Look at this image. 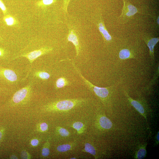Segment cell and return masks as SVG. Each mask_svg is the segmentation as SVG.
I'll use <instances>...</instances> for the list:
<instances>
[{
    "instance_id": "obj_12",
    "label": "cell",
    "mask_w": 159,
    "mask_h": 159,
    "mask_svg": "<svg viewBox=\"0 0 159 159\" xmlns=\"http://www.w3.org/2000/svg\"><path fill=\"white\" fill-rule=\"evenodd\" d=\"M57 1V0H39L36 2L35 5L38 8L46 9L56 3Z\"/></svg>"
},
{
    "instance_id": "obj_33",
    "label": "cell",
    "mask_w": 159,
    "mask_h": 159,
    "mask_svg": "<svg viewBox=\"0 0 159 159\" xmlns=\"http://www.w3.org/2000/svg\"><path fill=\"white\" fill-rule=\"evenodd\" d=\"M2 89L0 87V90H2Z\"/></svg>"
},
{
    "instance_id": "obj_26",
    "label": "cell",
    "mask_w": 159,
    "mask_h": 159,
    "mask_svg": "<svg viewBox=\"0 0 159 159\" xmlns=\"http://www.w3.org/2000/svg\"><path fill=\"white\" fill-rule=\"evenodd\" d=\"M0 9L4 15L7 14L8 11L7 8L2 0H0Z\"/></svg>"
},
{
    "instance_id": "obj_19",
    "label": "cell",
    "mask_w": 159,
    "mask_h": 159,
    "mask_svg": "<svg viewBox=\"0 0 159 159\" xmlns=\"http://www.w3.org/2000/svg\"><path fill=\"white\" fill-rule=\"evenodd\" d=\"M84 146L85 148L83 150L84 152L89 153L94 156L95 155L96 150L92 145L90 143H86L85 144Z\"/></svg>"
},
{
    "instance_id": "obj_8",
    "label": "cell",
    "mask_w": 159,
    "mask_h": 159,
    "mask_svg": "<svg viewBox=\"0 0 159 159\" xmlns=\"http://www.w3.org/2000/svg\"><path fill=\"white\" fill-rule=\"evenodd\" d=\"M124 5L123 8L122 12L120 16H126L130 17L138 12L137 8L130 4L126 3L124 1Z\"/></svg>"
},
{
    "instance_id": "obj_31",
    "label": "cell",
    "mask_w": 159,
    "mask_h": 159,
    "mask_svg": "<svg viewBox=\"0 0 159 159\" xmlns=\"http://www.w3.org/2000/svg\"><path fill=\"white\" fill-rule=\"evenodd\" d=\"M159 132H158V134L157 135V137H156V138H157V140L159 142Z\"/></svg>"
},
{
    "instance_id": "obj_25",
    "label": "cell",
    "mask_w": 159,
    "mask_h": 159,
    "mask_svg": "<svg viewBox=\"0 0 159 159\" xmlns=\"http://www.w3.org/2000/svg\"><path fill=\"white\" fill-rule=\"evenodd\" d=\"M71 0H63L62 9L64 13L66 14L67 13V9L69 2Z\"/></svg>"
},
{
    "instance_id": "obj_9",
    "label": "cell",
    "mask_w": 159,
    "mask_h": 159,
    "mask_svg": "<svg viewBox=\"0 0 159 159\" xmlns=\"http://www.w3.org/2000/svg\"><path fill=\"white\" fill-rule=\"evenodd\" d=\"M143 39L149 48L150 57L153 62L154 60V47L159 42V37L148 38L143 37Z\"/></svg>"
},
{
    "instance_id": "obj_1",
    "label": "cell",
    "mask_w": 159,
    "mask_h": 159,
    "mask_svg": "<svg viewBox=\"0 0 159 159\" xmlns=\"http://www.w3.org/2000/svg\"><path fill=\"white\" fill-rule=\"evenodd\" d=\"M87 99H74L58 100L44 106L42 110L46 112L69 111L82 105L87 102Z\"/></svg>"
},
{
    "instance_id": "obj_13",
    "label": "cell",
    "mask_w": 159,
    "mask_h": 159,
    "mask_svg": "<svg viewBox=\"0 0 159 159\" xmlns=\"http://www.w3.org/2000/svg\"><path fill=\"white\" fill-rule=\"evenodd\" d=\"M99 122L100 126L105 129H110L112 126L111 121L107 117L104 116H102L100 118Z\"/></svg>"
},
{
    "instance_id": "obj_23",
    "label": "cell",
    "mask_w": 159,
    "mask_h": 159,
    "mask_svg": "<svg viewBox=\"0 0 159 159\" xmlns=\"http://www.w3.org/2000/svg\"><path fill=\"white\" fill-rule=\"evenodd\" d=\"M146 153L145 146L142 147L140 148L137 152L136 158L139 159H142L145 157Z\"/></svg>"
},
{
    "instance_id": "obj_24",
    "label": "cell",
    "mask_w": 159,
    "mask_h": 159,
    "mask_svg": "<svg viewBox=\"0 0 159 159\" xmlns=\"http://www.w3.org/2000/svg\"><path fill=\"white\" fill-rule=\"evenodd\" d=\"M21 158L23 159H30L32 158V156L27 151L24 150L21 152Z\"/></svg>"
},
{
    "instance_id": "obj_5",
    "label": "cell",
    "mask_w": 159,
    "mask_h": 159,
    "mask_svg": "<svg viewBox=\"0 0 159 159\" xmlns=\"http://www.w3.org/2000/svg\"><path fill=\"white\" fill-rule=\"evenodd\" d=\"M18 77L13 70L0 66V81L8 84H14L18 81Z\"/></svg>"
},
{
    "instance_id": "obj_14",
    "label": "cell",
    "mask_w": 159,
    "mask_h": 159,
    "mask_svg": "<svg viewBox=\"0 0 159 159\" xmlns=\"http://www.w3.org/2000/svg\"><path fill=\"white\" fill-rule=\"evenodd\" d=\"M70 82L64 77H60L58 78L55 82V87L56 89L63 88L66 86L70 85Z\"/></svg>"
},
{
    "instance_id": "obj_3",
    "label": "cell",
    "mask_w": 159,
    "mask_h": 159,
    "mask_svg": "<svg viewBox=\"0 0 159 159\" xmlns=\"http://www.w3.org/2000/svg\"><path fill=\"white\" fill-rule=\"evenodd\" d=\"M72 64L78 75L83 81L85 85L90 90L93 92L97 96L102 99L105 98L108 96L109 91L107 88L99 87L93 85L83 76L74 62L72 61Z\"/></svg>"
},
{
    "instance_id": "obj_11",
    "label": "cell",
    "mask_w": 159,
    "mask_h": 159,
    "mask_svg": "<svg viewBox=\"0 0 159 159\" xmlns=\"http://www.w3.org/2000/svg\"><path fill=\"white\" fill-rule=\"evenodd\" d=\"M132 106L140 113L143 115L145 117V111L144 108L142 105L138 102L130 98L125 92Z\"/></svg>"
},
{
    "instance_id": "obj_21",
    "label": "cell",
    "mask_w": 159,
    "mask_h": 159,
    "mask_svg": "<svg viewBox=\"0 0 159 159\" xmlns=\"http://www.w3.org/2000/svg\"><path fill=\"white\" fill-rule=\"evenodd\" d=\"M37 130L41 132H47L48 129V125L45 122H42L38 123L36 126Z\"/></svg>"
},
{
    "instance_id": "obj_27",
    "label": "cell",
    "mask_w": 159,
    "mask_h": 159,
    "mask_svg": "<svg viewBox=\"0 0 159 159\" xmlns=\"http://www.w3.org/2000/svg\"><path fill=\"white\" fill-rule=\"evenodd\" d=\"M39 143L40 141L39 139L34 138L31 140L30 144L32 147H35L39 145Z\"/></svg>"
},
{
    "instance_id": "obj_32",
    "label": "cell",
    "mask_w": 159,
    "mask_h": 159,
    "mask_svg": "<svg viewBox=\"0 0 159 159\" xmlns=\"http://www.w3.org/2000/svg\"><path fill=\"white\" fill-rule=\"evenodd\" d=\"M70 159H76V158H75L74 157V158H70Z\"/></svg>"
},
{
    "instance_id": "obj_28",
    "label": "cell",
    "mask_w": 159,
    "mask_h": 159,
    "mask_svg": "<svg viewBox=\"0 0 159 159\" xmlns=\"http://www.w3.org/2000/svg\"><path fill=\"white\" fill-rule=\"evenodd\" d=\"M7 54V52L3 48L0 47V58H4Z\"/></svg>"
},
{
    "instance_id": "obj_22",
    "label": "cell",
    "mask_w": 159,
    "mask_h": 159,
    "mask_svg": "<svg viewBox=\"0 0 159 159\" xmlns=\"http://www.w3.org/2000/svg\"><path fill=\"white\" fill-rule=\"evenodd\" d=\"M56 130L58 134L62 137H67L69 135V131L64 128L59 127H57Z\"/></svg>"
},
{
    "instance_id": "obj_6",
    "label": "cell",
    "mask_w": 159,
    "mask_h": 159,
    "mask_svg": "<svg viewBox=\"0 0 159 159\" xmlns=\"http://www.w3.org/2000/svg\"><path fill=\"white\" fill-rule=\"evenodd\" d=\"M67 41L73 43L76 51V57H77L80 52V45L78 37L76 31L73 29L70 28L69 29L67 37Z\"/></svg>"
},
{
    "instance_id": "obj_16",
    "label": "cell",
    "mask_w": 159,
    "mask_h": 159,
    "mask_svg": "<svg viewBox=\"0 0 159 159\" xmlns=\"http://www.w3.org/2000/svg\"><path fill=\"white\" fill-rule=\"evenodd\" d=\"M34 75L35 77L43 80H47L50 77V74L48 73L42 71L35 72Z\"/></svg>"
},
{
    "instance_id": "obj_7",
    "label": "cell",
    "mask_w": 159,
    "mask_h": 159,
    "mask_svg": "<svg viewBox=\"0 0 159 159\" xmlns=\"http://www.w3.org/2000/svg\"><path fill=\"white\" fill-rule=\"evenodd\" d=\"M99 18L97 21V27L104 40L107 42H110L112 40V37L105 27L101 16L100 15Z\"/></svg>"
},
{
    "instance_id": "obj_15",
    "label": "cell",
    "mask_w": 159,
    "mask_h": 159,
    "mask_svg": "<svg viewBox=\"0 0 159 159\" xmlns=\"http://www.w3.org/2000/svg\"><path fill=\"white\" fill-rule=\"evenodd\" d=\"M49 138H48L42 148L41 155L43 158H46L48 156L50 153V143Z\"/></svg>"
},
{
    "instance_id": "obj_17",
    "label": "cell",
    "mask_w": 159,
    "mask_h": 159,
    "mask_svg": "<svg viewBox=\"0 0 159 159\" xmlns=\"http://www.w3.org/2000/svg\"><path fill=\"white\" fill-rule=\"evenodd\" d=\"M72 144H66L58 146L57 148V151L59 153H64L70 150L73 147Z\"/></svg>"
},
{
    "instance_id": "obj_29",
    "label": "cell",
    "mask_w": 159,
    "mask_h": 159,
    "mask_svg": "<svg viewBox=\"0 0 159 159\" xmlns=\"http://www.w3.org/2000/svg\"><path fill=\"white\" fill-rule=\"evenodd\" d=\"M4 130L3 129H0V141H1L3 135Z\"/></svg>"
},
{
    "instance_id": "obj_18",
    "label": "cell",
    "mask_w": 159,
    "mask_h": 159,
    "mask_svg": "<svg viewBox=\"0 0 159 159\" xmlns=\"http://www.w3.org/2000/svg\"><path fill=\"white\" fill-rule=\"evenodd\" d=\"M72 126L73 128L76 130L78 134H82L84 130V125L81 122H75L72 124Z\"/></svg>"
},
{
    "instance_id": "obj_10",
    "label": "cell",
    "mask_w": 159,
    "mask_h": 159,
    "mask_svg": "<svg viewBox=\"0 0 159 159\" xmlns=\"http://www.w3.org/2000/svg\"><path fill=\"white\" fill-rule=\"evenodd\" d=\"M3 19L6 24L10 26L17 25L19 24L17 20L14 16L9 14L4 15Z\"/></svg>"
},
{
    "instance_id": "obj_20",
    "label": "cell",
    "mask_w": 159,
    "mask_h": 159,
    "mask_svg": "<svg viewBox=\"0 0 159 159\" xmlns=\"http://www.w3.org/2000/svg\"><path fill=\"white\" fill-rule=\"evenodd\" d=\"M119 57L120 59H122L129 58L131 57V53L127 49H122L119 52Z\"/></svg>"
},
{
    "instance_id": "obj_30",
    "label": "cell",
    "mask_w": 159,
    "mask_h": 159,
    "mask_svg": "<svg viewBox=\"0 0 159 159\" xmlns=\"http://www.w3.org/2000/svg\"><path fill=\"white\" fill-rule=\"evenodd\" d=\"M10 158L11 159H18V158L16 155L13 154L10 156Z\"/></svg>"
},
{
    "instance_id": "obj_2",
    "label": "cell",
    "mask_w": 159,
    "mask_h": 159,
    "mask_svg": "<svg viewBox=\"0 0 159 159\" xmlns=\"http://www.w3.org/2000/svg\"><path fill=\"white\" fill-rule=\"evenodd\" d=\"M33 84V82H31L16 92L10 101L11 105L13 106L20 105L28 101L32 95Z\"/></svg>"
},
{
    "instance_id": "obj_4",
    "label": "cell",
    "mask_w": 159,
    "mask_h": 159,
    "mask_svg": "<svg viewBox=\"0 0 159 159\" xmlns=\"http://www.w3.org/2000/svg\"><path fill=\"white\" fill-rule=\"evenodd\" d=\"M53 50V48L45 47L33 51L24 53L14 57L15 59L20 57H24L26 58L31 65L33 62L37 58L42 55L48 54Z\"/></svg>"
}]
</instances>
